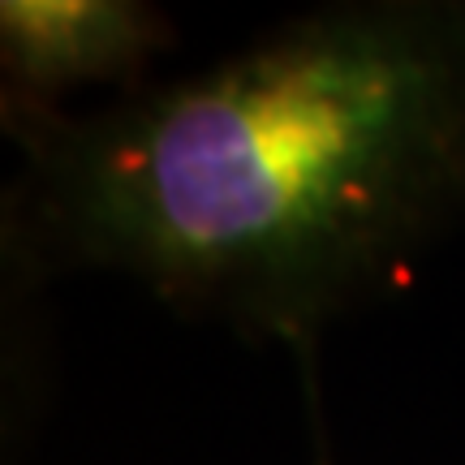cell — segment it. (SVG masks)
I'll list each match as a JSON object with an SVG mask.
<instances>
[{
  "instance_id": "cell-3",
  "label": "cell",
  "mask_w": 465,
  "mask_h": 465,
  "mask_svg": "<svg viewBox=\"0 0 465 465\" xmlns=\"http://www.w3.org/2000/svg\"><path fill=\"white\" fill-rule=\"evenodd\" d=\"M302 392H306V410H311V465H336L328 431H323V414H319V375L315 366L302 371Z\"/></svg>"
},
{
  "instance_id": "cell-1",
  "label": "cell",
  "mask_w": 465,
  "mask_h": 465,
  "mask_svg": "<svg viewBox=\"0 0 465 465\" xmlns=\"http://www.w3.org/2000/svg\"><path fill=\"white\" fill-rule=\"evenodd\" d=\"M5 259L113 272L315 366L465 224V0H341L86 113L5 116Z\"/></svg>"
},
{
  "instance_id": "cell-2",
  "label": "cell",
  "mask_w": 465,
  "mask_h": 465,
  "mask_svg": "<svg viewBox=\"0 0 465 465\" xmlns=\"http://www.w3.org/2000/svg\"><path fill=\"white\" fill-rule=\"evenodd\" d=\"M168 48L173 17L143 0H5V116L65 113V100L86 86L125 95Z\"/></svg>"
}]
</instances>
